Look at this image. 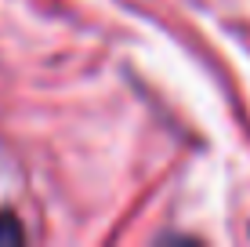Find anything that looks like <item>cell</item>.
Instances as JSON below:
<instances>
[{"mask_svg": "<svg viewBox=\"0 0 250 247\" xmlns=\"http://www.w3.org/2000/svg\"><path fill=\"white\" fill-rule=\"evenodd\" d=\"M22 225L15 222L11 215H4V211H0V244H22Z\"/></svg>", "mask_w": 250, "mask_h": 247, "instance_id": "obj_1", "label": "cell"}]
</instances>
